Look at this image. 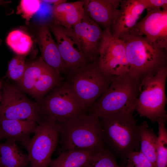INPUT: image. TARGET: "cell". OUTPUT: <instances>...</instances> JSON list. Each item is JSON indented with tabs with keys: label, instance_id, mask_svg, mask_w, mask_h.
I'll list each match as a JSON object with an SVG mask.
<instances>
[{
	"label": "cell",
	"instance_id": "obj_26",
	"mask_svg": "<svg viewBox=\"0 0 167 167\" xmlns=\"http://www.w3.org/2000/svg\"><path fill=\"white\" fill-rule=\"evenodd\" d=\"M116 157L106 147L94 154L82 167H125L119 165Z\"/></svg>",
	"mask_w": 167,
	"mask_h": 167
},
{
	"label": "cell",
	"instance_id": "obj_4",
	"mask_svg": "<svg viewBox=\"0 0 167 167\" xmlns=\"http://www.w3.org/2000/svg\"><path fill=\"white\" fill-rule=\"evenodd\" d=\"M125 47L129 74L141 79L145 75L167 66V50L144 38L127 33L120 37Z\"/></svg>",
	"mask_w": 167,
	"mask_h": 167
},
{
	"label": "cell",
	"instance_id": "obj_10",
	"mask_svg": "<svg viewBox=\"0 0 167 167\" xmlns=\"http://www.w3.org/2000/svg\"><path fill=\"white\" fill-rule=\"evenodd\" d=\"M97 62L102 71L112 79L129 73V66L123 40L104 31Z\"/></svg>",
	"mask_w": 167,
	"mask_h": 167
},
{
	"label": "cell",
	"instance_id": "obj_28",
	"mask_svg": "<svg viewBox=\"0 0 167 167\" xmlns=\"http://www.w3.org/2000/svg\"><path fill=\"white\" fill-rule=\"evenodd\" d=\"M41 0H22L17 9V13L21 14L27 23L39 10Z\"/></svg>",
	"mask_w": 167,
	"mask_h": 167
},
{
	"label": "cell",
	"instance_id": "obj_25",
	"mask_svg": "<svg viewBox=\"0 0 167 167\" xmlns=\"http://www.w3.org/2000/svg\"><path fill=\"white\" fill-rule=\"evenodd\" d=\"M166 119H161L158 124L157 145V156L155 167H167V131Z\"/></svg>",
	"mask_w": 167,
	"mask_h": 167
},
{
	"label": "cell",
	"instance_id": "obj_24",
	"mask_svg": "<svg viewBox=\"0 0 167 167\" xmlns=\"http://www.w3.org/2000/svg\"><path fill=\"white\" fill-rule=\"evenodd\" d=\"M6 43L17 55L25 56L30 51L33 42L27 34L19 30H15L8 33Z\"/></svg>",
	"mask_w": 167,
	"mask_h": 167
},
{
	"label": "cell",
	"instance_id": "obj_2",
	"mask_svg": "<svg viewBox=\"0 0 167 167\" xmlns=\"http://www.w3.org/2000/svg\"><path fill=\"white\" fill-rule=\"evenodd\" d=\"M58 123L62 152L75 149L100 150L106 147L99 118L93 113L80 114Z\"/></svg>",
	"mask_w": 167,
	"mask_h": 167
},
{
	"label": "cell",
	"instance_id": "obj_5",
	"mask_svg": "<svg viewBox=\"0 0 167 167\" xmlns=\"http://www.w3.org/2000/svg\"><path fill=\"white\" fill-rule=\"evenodd\" d=\"M167 66L144 76L140 81L135 111L154 123L167 119L165 88Z\"/></svg>",
	"mask_w": 167,
	"mask_h": 167
},
{
	"label": "cell",
	"instance_id": "obj_18",
	"mask_svg": "<svg viewBox=\"0 0 167 167\" xmlns=\"http://www.w3.org/2000/svg\"><path fill=\"white\" fill-rule=\"evenodd\" d=\"M85 12L83 0L67 2L53 6L54 23L67 28H71L82 19Z\"/></svg>",
	"mask_w": 167,
	"mask_h": 167
},
{
	"label": "cell",
	"instance_id": "obj_31",
	"mask_svg": "<svg viewBox=\"0 0 167 167\" xmlns=\"http://www.w3.org/2000/svg\"><path fill=\"white\" fill-rule=\"evenodd\" d=\"M41 1L42 2L49 4H53L54 6L58 5L67 2V1L65 0H44Z\"/></svg>",
	"mask_w": 167,
	"mask_h": 167
},
{
	"label": "cell",
	"instance_id": "obj_6",
	"mask_svg": "<svg viewBox=\"0 0 167 167\" xmlns=\"http://www.w3.org/2000/svg\"><path fill=\"white\" fill-rule=\"evenodd\" d=\"M67 73V82L88 109L107 90L112 79L100 69L97 60Z\"/></svg>",
	"mask_w": 167,
	"mask_h": 167
},
{
	"label": "cell",
	"instance_id": "obj_14",
	"mask_svg": "<svg viewBox=\"0 0 167 167\" xmlns=\"http://www.w3.org/2000/svg\"><path fill=\"white\" fill-rule=\"evenodd\" d=\"M88 16L105 31L111 33L119 12L121 0H83Z\"/></svg>",
	"mask_w": 167,
	"mask_h": 167
},
{
	"label": "cell",
	"instance_id": "obj_20",
	"mask_svg": "<svg viewBox=\"0 0 167 167\" xmlns=\"http://www.w3.org/2000/svg\"><path fill=\"white\" fill-rule=\"evenodd\" d=\"M99 151L75 149L64 151L57 158L52 160L48 167H82L94 154Z\"/></svg>",
	"mask_w": 167,
	"mask_h": 167
},
{
	"label": "cell",
	"instance_id": "obj_27",
	"mask_svg": "<svg viewBox=\"0 0 167 167\" xmlns=\"http://www.w3.org/2000/svg\"><path fill=\"white\" fill-rule=\"evenodd\" d=\"M26 66L25 56L17 55L9 62L5 77L18 82L23 75Z\"/></svg>",
	"mask_w": 167,
	"mask_h": 167
},
{
	"label": "cell",
	"instance_id": "obj_8",
	"mask_svg": "<svg viewBox=\"0 0 167 167\" xmlns=\"http://www.w3.org/2000/svg\"><path fill=\"white\" fill-rule=\"evenodd\" d=\"M58 123L44 116L33 137L24 146L28 152L30 167H48L58 142Z\"/></svg>",
	"mask_w": 167,
	"mask_h": 167
},
{
	"label": "cell",
	"instance_id": "obj_35",
	"mask_svg": "<svg viewBox=\"0 0 167 167\" xmlns=\"http://www.w3.org/2000/svg\"><path fill=\"white\" fill-rule=\"evenodd\" d=\"M0 167H2L1 163L0 160Z\"/></svg>",
	"mask_w": 167,
	"mask_h": 167
},
{
	"label": "cell",
	"instance_id": "obj_23",
	"mask_svg": "<svg viewBox=\"0 0 167 167\" xmlns=\"http://www.w3.org/2000/svg\"><path fill=\"white\" fill-rule=\"evenodd\" d=\"M49 66L41 57L26 65L23 75L18 82L21 89L30 95L36 81Z\"/></svg>",
	"mask_w": 167,
	"mask_h": 167
},
{
	"label": "cell",
	"instance_id": "obj_9",
	"mask_svg": "<svg viewBox=\"0 0 167 167\" xmlns=\"http://www.w3.org/2000/svg\"><path fill=\"white\" fill-rule=\"evenodd\" d=\"M0 117L34 122L39 124L44 117L40 106L20 90L7 84L3 85Z\"/></svg>",
	"mask_w": 167,
	"mask_h": 167
},
{
	"label": "cell",
	"instance_id": "obj_11",
	"mask_svg": "<svg viewBox=\"0 0 167 167\" xmlns=\"http://www.w3.org/2000/svg\"><path fill=\"white\" fill-rule=\"evenodd\" d=\"M48 26L56 40L67 72L88 63L72 28H66L54 23Z\"/></svg>",
	"mask_w": 167,
	"mask_h": 167
},
{
	"label": "cell",
	"instance_id": "obj_7",
	"mask_svg": "<svg viewBox=\"0 0 167 167\" xmlns=\"http://www.w3.org/2000/svg\"><path fill=\"white\" fill-rule=\"evenodd\" d=\"M52 91L40 101L44 116L61 123L86 113L88 109L67 81Z\"/></svg>",
	"mask_w": 167,
	"mask_h": 167
},
{
	"label": "cell",
	"instance_id": "obj_16",
	"mask_svg": "<svg viewBox=\"0 0 167 167\" xmlns=\"http://www.w3.org/2000/svg\"><path fill=\"white\" fill-rule=\"evenodd\" d=\"M37 33V40L43 60L60 74L67 72L65 64L57 43L52 36L48 25L43 24L39 26Z\"/></svg>",
	"mask_w": 167,
	"mask_h": 167
},
{
	"label": "cell",
	"instance_id": "obj_17",
	"mask_svg": "<svg viewBox=\"0 0 167 167\" xmlns=\"http://www.w3.org/2000/svg\"><path fill=\"white\" fill-rule=\"evenodd\" d=\"M38 126L30 121L7 119L0 117V139H6L19 142L24 146Z\"/></svg>",
	"mask_w": 167,
	"mask_h": 167
},
{
	"label": "cell",
	"instance_id": "obj_34",
	"mask_svg": "<svg viewBox=\"0 0 167 167\" xmlns=\"http://www.w3.org/2000/svg\"><path fill=\"white\" fill-rule=\"evenodd\" d=\"M2 42V40L0 39V45H1Z\"/></svg>",
	"mask_w": 167,
	"mask_h": 167
},
{
	"label": "cell",
	"instance_id": "obj_1",
	"mask_svg": "<svg viewBox=\"0 0 167 167\" xmlns=\"http://www.w3.org/2000/svg\"><path fill=\"white\" fill-rule=\"evenodd\" d=\"M104 143L125 166L128 155L140 151L137 120L133 113L119 112L99 118Z\"/></svg>",
	"mask_w": 167,
	"mask_h": 167
},
{
	"label": "cell",
	"instance_id": "obj_33",
	"mask_svg": "<svg viewBox=\"0 0 167 167\" xmlns=\"http://www.w3.org/2000/svg\"><path fill=\"white\" fill-rule=\"evenodd\" d=\"M2 83L1 81H0V105L2 99V94H1L0 93V90L2 88Z\"/></svg>",
	"mask_w": 167,
	"mask_h": 167
},
{
	"label": "cell",
	"instance_id": "obj_21",
	"mask_svg": "<svg viewBox=\"0 0 167 167\" xmlns=\"http://www.w3.org/2000/svg\"><path fill=\"white\" fill-rule=\"evenodd\" d=\"M138 126L140 151L155 167L157 156V136L153 129L150 128L145 121Z\"/></svg>",
	"mask_w": 167,
	"mask_h": 167
},
{
	"label": "cell",
	"instance_id": "obj_29",
	"mask_svg": "<svg viewBox=\"0 0 167 167\" xmlns=\"http://www.w3.org/2000/svg\"><path fill=\"white\" fill-rule=\"evenodd\" d=\"M125 167H155L140 151H134L127 156Z\"/></svg>",
	"mask_w": 167,
	"mask_h": 167
},
{
	"label": "cell",
	"instance_id": "obj_30",
	"mask_svg": "<svg viewBox=\"0 0 167 167\" xmlns=\"http://www.w3.org/2000/svg\"><path fill=\"white\" fill-rule=\"evenodd\" d=\"M146 10H154L167 8L166 0H144Z\"/></svg>",
	"mask_w": 167,
	"mask_h": 167
},
{
	"label": "cell",
	"instance_id": "obj_22",
	"mask_svg": "<svg viewBox=\"0 0 167 167\" xmlns=\"http://www.w3.org/2000/svg\"><path fill=\"white\" fill-rule=\"evenodd\" d=\"M62 80L60 74L49 66L36 81L30 95L40 102L46 93L61 84Z\"/></svg>",
	"mask_w": 167,
	"mask_h": 167
},
{
	"label": "cell",
	"instance_id": "obj_19",
	"mask_svg": "<svg viewBox=\"0 0 167 167\" xmlns=\"http://www.w3.org/2000/svg\"><path fill=\"white\" fill-rule=\"evenodd\" d=\"M0 160L2 167H27L29 164L28 154L24 153L12 139L0 143Z\"/></svg>",
	"mask_w": 167,
	"mask_h": 167
},
{
	"label": "cell",
	"instance_id": "obj_13",
	"mask_svg": "<svg viewBox=\"0 0 167 167\" xmlns=\"http://www.w3.org/2000/svg\"><path fill=\"white\" fill-rule=\"evenodd\" d=\"M72 29L88 63L96 60L104 31L85 11L81 20Z\"/></svg>",
	"mask_w": 167,
	"mask_h": 167
},
{
	"label": "cell",
	"instance_id": "obj_32",
	"mask_svg": "<svg viewBox=\"0 0 167 167\" xmlns=\"http://www.w3.org/2000/svg\"><path fill=\"white\" fill-rule=\"evenodd\" d=\"M11 2V1L0 0V6Z\"/></svg>",
	"mask_w": 167,
	"mask_h": 167
},
{
	"label": "cell",
	"instance_id": "obj_12",
	"mask_svg": "<svg viewBox=\"0 0 167 167\" xmlns=\"http://www.w3.org/2000/svg\"><path fill=\"white\" fill-rule=\"evenodd\" d=\"M146 10V16L128 32L167 50V8Z\"/></svg>",
	"mask_w": 167,
	"mask_h": 167
},
{
	"label": "cell",
	"instance_id": "obj_15",
	"mask_svg": "<svg viewBox=\"0 0 167 167\" xmlns=\"http://www.w3.org/2000/svg\"><path fill=\"white\" fill-rule=\"evenodd\" d=\"M146 8L144 0H121L118 14L111 30L112 36L119 38L129 32Z\"/></svg>",
	"mask_w": 167,
	"mask_h": 167
},
{
	"label": "cell",
	"instance_id": "obj_3",
	"mask_svg": "<svg viewBox=\"0 0 167 167\" xmlns=\"http://www.w3.org/2000/svg\"><path fill=\"white\" fill-rule=\"evenodd\" d=\"M140 80L129 73L113 79L107 90L89 108L90 113L99 118L119 112L133 113Z\"/></svg>",
	"mask_w": 167,
	"mask_h": 167
}]
</instances>
